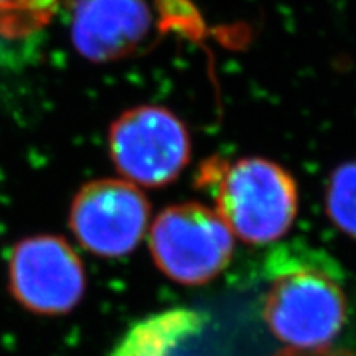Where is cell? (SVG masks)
<instances>
[{
  "label": "cell",
  "instance_id": "cell-1",
  "mask_svg": "<svg viewBox=\"0 0 356 356\" xmlns=\"http://www.w3.org/2000/svg\"><path fill=\"white\" fill-rule=\"evenodd\" d=\"M264 320L287 348H327L343 328L346 299L340 274L312 249H280L270 259Z\"/></svg>",
  "mask_w": 356,
  "mask_h": 356
},
{
  "label": "cell",
  "instance_id": "cell-2",
  "mask_svg": "<svg viewBox=\"0 0 356 356\" xmlns=\"http://www.w3.org/2000/svg\"><path fill=\"white\" fill-rule=\"evenodd\" d=\"M216 172V211L234 236L251 244L277 241L292 226L299 193L286 168L248 157Z\"/></svg>",
  "mask_w": 356,
  "mask_h": 356
},
{
  "label": "cell",
  "instance_id": "cell-3",
  "mask_svg": "<svg viewBox=\"0 0 356 356\" xmlns=\"http://www.w3.org/2000/svg\"><path fill=\"white\" fill-rule=\"evenodd\" d=\"M149 244L155 264L167 277L198 286L229 264L234 234L216 210L202 203H180L155 218Z\"/></svg>",
  "mask_w": 356,
  "mask_h": 356
},
{
  "label": "cell",
  "instance_id": "cell-4",
  "mask_svg": "<svg viewBox=\"0 0 356 356\" xmlns=\"http://www.w3.org/2000/svg\"><path fill=\"white\" fill-rule=\"evenodd\" d=\"M109 154L124 180L163 186L180 175L190 159L184 122L160 106H139L119 115L109 129Z\"/></svg>",
  "mask_w": 356,
  "mask_h": 356
},
{
  "label": "cell",
  "instance_id": "cell-5",
  "mask_svg": "<svg viewBox=\"0 0 356 356\" xmlns=\"http://www.w3.org/2000/svg\"><path fill=\"white\" fill-rule=\"evenodd\" d=\"M150 204L139 186L122 178L89 181L70 208V228L92 254L121 257L139 246L149 228Z\"/></svg>",
  "mask_w": 356,
  "mask_h": 356
},
{
  "label": "cell",
  "instance_id": "cell-6",
  "mask_svg": "<svg viewBox=\"0 0 356 356\" xmlns=\"http://www.w3.org/2000/svg\"><path fill=\"white\" fill-rule=\"evenodd\" d=\"M8 282L26 310L63 315L83 299L86 274L74 249L60 236H32L13 248Z\"/></svg>",
  "mask_w": 356,
  "mask_h": 356
},
{
  "label": "cell",
  "instance_id": "cell-7",
  "mask_svg": "<svg viewBox=\"0 0 356 356\" xmlns=\"http://www.w3.org/2000/svg\"><path fill=\"white\" fill-rule=\"evenodd\" d=\"M154 12L147 0H76L71 42L92 63L122 60L152 38Z\"/></svg>",
  "mask_w": 356,
  "mask_h": 356
},
{
  "label": "cell",
  "instance_id": "cell-8",
  "mask_svg": "<svg viewBox=\"0 0 356 356\" xmlns=\"http://www.w3.org/2000/svg\"><path fill=\"white\" fill-rule=\"evenodd\" d=\"M203 328L204 317L197 310L160 312L134 325L113 356H185Z\"/></svg>",
  "mask_w": 356,
  "mask_h": 356
},
{
  "label": "cell",
  "instance_id": "cell-9",
  "mask_svg": "<svg viewBox=\"0 0 356 356\" xmlns=\"http://www.w3.org/2000/svg\"><path fill=\"white\" fill-rule=\"evenodd\" d=\"M60 0H0V37L20 40L50 24Z\"/></svg>",
  "mask_w": 356,
  "mask_h": 356
},
{
  "label": "cell",
  "instance_id": "cell-10",
  "mask_svg": "<svg viewBox=\"0 0 356 356\" xmlns=\"http://www.w3.org/2000/svg\"><path fill=\"white\" fill-rule=\"evenodd\" d=\"M325 198L333 225L356 239V160L343 163L332 173Z\"/></svg>",
  "mask_w": 356,
  "mask_h": 356
},
{
  "label": "cell",
  "instance_id": "cell-11",
  "mask_svg": "<svg viewBox=\"0 0 356 356\" xmlns=\"http://www.w3.org/2000/svg\"><path fill=\"white\" fill-rule=\"evenodd\" d=\"M274 356H355L348 353V351L341 350H332L330 346L327 348H317V350H296V348H286L279 351Z\"/></svg>",
  "mask_w": 356,
  "mask_h": 356
}]
</instances>
